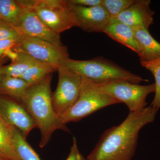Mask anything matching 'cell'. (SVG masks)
I'll list each match as a JSON object with an SVG mask.
<instances>
[{
	"mask_svg": "<svg viewBox=\"0 0 160 160\" xmlns=\"http://www.w3.org/2000/svg\"><path fill=\"white\" fill-rule=\"evenodd\" d=\"M158 111L150 106L139 111L129 112L120 125L104 132L86 159L132 160L135 154L140 130L154 121Z\"/></svg>",
	"mask_w": 160,
	"mask_h": 160,
	"instance_id": "obj_1",
	"label": "cell"
},
{
	"mask_svg": "<svg viewBox=\"0 0 160 160\" xmlns=\"http://www.w3.org/2000/svg\"><path fill=\"white\" fill-rule=\"evenodd\" d=\"M51 80V75L49 74L39 83L29 87L21 102L41 132L40 148L48 144L52 133L57 130L70 132L52 106Z\"/></svg>",
	"mask_w": 160,
	"mask_h": 160,
	"instance_id": "obj_2",
	"label": "cell"
},
{
	"mask_svg": "<svg viewBox=\"0 0 160 160\" xmlns=\"http://www.w3.org/2000/svg\"><path fill=\"white\" fill-rule=\"evenodd\" d=\"M64 65L72 71L96 83L112 80H123L135 84L148 82L140 76L122 68L117 64L104 58L98 57L89 60L68 58L63 61Z\"/></svg>",
	"mask_w": 160,
	"mask_h": 160,
	"instance_id": "obj_3",
	"label": "cell"
},
{
	"mask_svg": "<svg viewBox=\"0 0 160 160\" xmlns=\"http://www.w3.org/2000/svg\"><path fill=\"white\" fill-rule=\"evenodd\" d=\"M20 5L30 8L40 20L60 34L77 27L76 21L68 0H18Z\"/></svg>",
	"mask_w": 160,
	"mask_h": 160,
	"instance_id": "obj_4",
	"label": "cell"
},
{
	"mask_svg": "<svg viewBox=\"0 0 160 160\" xmlns=\"http://www.w3.org/2000/svg\"><path fill=\"white\" fill-rule=\"evenodd\" d=\"M119 103L101 90L96 83L82 77L77 100L60 118L65 124L78 122L100 109Z\"/></svg>",
	"mask_w": 160,
	"mask_h": 160,
	"instance_id": "obj_5",
	"label": "cell"
},
{
	"mask_svg": "<svg viewBox=\"0 0 160 160\" xmlns=\"http://www.w3.org/2000/svg\"><path fill=\"white\" fill-rule=\"evenodd\" d=\"M103 92L126 104L129 112L139 111L147 107L146 98L155 92V83L142 85L126 80H112L97 83Z\"/></svg>",
	"mask_w": 160,
	"mask_h": 160,
	"instance_id": "obj_6",
	"label": "cell"
},
{
	"mask_svg": "<svg viewBox=\"0 0 160 160\" xmlns=\"http://www.w3.org/2000/svg\"><path fill=\"white\" fill-rule=\"evenodd\" d=\"M57 70L58 82L52 94V103L55 112L60 118L77 100L82 77L63 65H60Z\"/></svg>",
	"mask_w": 160,
	"mask_h": 160,
	"instance_id": "obj_7",
	"label": "cell"
},
{
	"mask_svg": "<svg viewBox=\"0 0 160 160\" xmlns=\"http://www.w3.org/2000/svg\"><path fill=\"white\" fill-rule=\"evenodd\" d=\"M12 49L29 55L35 59L49 64L57 69L69 58L67 47H61L40 39L22 35Z\"/></svg>",
	"mask_w": 160,
	"mask_h": 160,
	"instance_id": "obj_8",
	"label": "cell"
},
{
	"mask_svg": "<svg viewBox=\"0 0 160 160\" xmlns=\"http://www.w3.org/2000/svg\"><path fill=\"white\" fill-rule=\"evenodd\" d=\"M0 117L7 124L18 129L26 139L29 132L37 127L21 102L1 94Z\"/></svg>",
	"mask_w": 160,
	"mask_h": 160,
	"instance_id": "obj_9",
	"label": "cell"
},
{
	"mask_svg": "<svg viewBox=\"0 0 160 160\" xmlns=\"http://www.w3.org/2000/svg\"><path fill=\"white\" fill-rule=\"evenodd\" d=\"M69 2L77 27L87 32H103L111 17L102 6L85 7Z\"/></svg>",
	"mask_w": 160,
	"mask_h": 160,
	"instance_id": "obj_10",
	"label": "cell"
},
{
	"mask_svg": "<svg viewBox=\"0 0 160 160\" xmlns=\"http://www.w3.org/2000/svg\"><path fill=\"white\" fill-rule=\"evenodd\" d=\"M19 6L22 8L21 25L19 29L22 34L40 39L59 47L65 46L61 42L60 35L56 33L46 26L32 9Z\"/></svg>",
	"mask_w": 160,
	"mask_h": 160,
	"instance_id": "obj_11",
	"label": "cell"
},
{
	"mask_svg": "<svg viewBox=\"0 0 160 160\" xmlns=\"http://www.w3.org/2000/svg\"><path fill=\"white\" fill-rule=\"evenodd\" d=\"M150 4L149 0H136L126 10L111 19L126 24L132 29L142 27L149 30V27L153 24L155 13Z\"/></svg>",
	"mask_w": 160,
	"mask_h": 160,
	"instance_id": "obj_12",
	"label": "cell"
},
{
	"mask_svg": "<svg viewBox=\"0 0 160 160\" xmlns=\"http://www.w3.org/2000/svg\"><path fill=\"white\" fill-rule=\"evenodd\" d=\"M103 32L138 54L139 47L135 37L133 29L130 26L110 19Z\"/></svg>",
	"mask_w": 160,
	"mask_h": 160,
	"instance_id": "obj_13",
	"label": "cell"
},
{
	"mask_svg": "<svg viewBox=\"0 0 160 160\" xmlns=\"http://www.w3.org/2000/svg\"><path fill=\"white\" fill-rule=\"evenodd\" d=\"M137 41L140 62H149L160 58V43L155 39L146 28H133Z\"/></svg>",
	"mask_w": 160,
	"mask_h": 160,
	"instance_id": "obj_14",
	"label": "cell"
},
{
	"mask_svg": "<svg viewBox=\"0 0 160 160\" xmlns=\"http://www.w3.org/2000/svg\"><path fill=\"white\" fill-rule=\"evenodd\" d=\"M29 86L20 78L2 75L0 80V94L22 102L27 94Z\"/></svg>",
	"mask_w": 160,
	"mask_h": 160,
	"instance_id": "obj_15",
	"label": "cell"
},
{
	"mask_svg": "<svg viewBox=\"0 0 160 160\" xmlns=\"http://www.w3.org/2000/svg\"><path fill=\"white\" fill-rule=\"evenodd\" d=\"M12 127L0 117V154L6 160H19L12 143Z\"/></svg>",
	"mask_w": 160,
	"mask_h": 160,
	"instance_id": "obj_16",
	"label": "cell"
},
{
	"mask_svg": "<svg viewBox=\"0 0 160 160\" xmlns=\"http://www.w3.org/2000/svg\"><path fill=\"white\" fill-rule=\"evenodd\" d=\"M12 143L19 160H42L21 132L13 126Z\"/></svg>",
	"mask_w": 160,
	"mask_h": 160,
	"instance_id": "obj_17",
	"label": "cell"
},
{
	"mask_svg": "<svg viewBox=\"0 0 160 160\" xmlns=\"http://www.w3.org/2000/svg\"><path fill=\"white\" fill-rule=\"evenodd\" d=\"M56 70L57 69L54 66L38 61L30 66L20 78L24 80L31 87L39 83Z\"/></svg>",
	"mask_w": 160,
	"mask_h": 160,
	"instance_id": "obj_18",
	"label": "cell"
},
{
	"mask_svg": "<svg viewBox=\"0 0 160 160\" xmlns=\"http://www.w3.org/2000/svg\"><path fill=\"white\" fill-rule=\"evenodd\" d=\"M21 16L22 8L17 1L0 0V19L19 29Z\"/></svg>",
	"mask_w": 160,
	"mask_h": 160,
	"instance_id": "obj_19",
	"label": "cell"
},
{
	"mask_svg": "<svg viewBox=\"0 0 160 160\" xmlns=\"http://www.w3.org/2000/svg\"><path fill=\"white\" fill-rule=\"evenodd\" d=\"M19 55L17 59L11 62L9 65L2 66V75L20 78L30 66L38 61L26 53L22 52H19Z\"/></svg>",
	"mask_w": 160,
	"mask_h": 160,
	"instance_id": "obj_20",
	"label": "cell"
},
{
	"mask_svg": "<svg viewBox=\"0 0 160 160\" xmlns=\"http://www.w3.org/2000/svg\"><path fill=\"white\" fill-rule=\"evenodd\" d=\"M143 67L151 72L155 80V92L151 106L158 110L160 108V58L149 62H140Z\"/></svg>",
	"mask_w": 160,
	"mask_h": 160,
	"instance_id": "obj_21",
	"label": "cell"
},
{
	"mask_svg": "<svg viewBox=\"0 0 160 160\" xmlns=\"http://www.w3.org/2000/svg\"><path fill=\"white\" fill-rule=\"evenodd\" d=\"M136 0H102V6L110 15L113 18L131 6Z\"/></svg>",
	"mask_w": 160,
	"mask_h": 160,
	"instance_id": "obj_22",
	"label": "cell"
},
{
	"mask_svg": "<svg viewBox=\"0 0 160 160\" xmlns=\"http://www.w3.org/2000/svg\"><path fill=\"white\" fill-rule=\"evenodd\" d=\"M22 36L19 29L0 19V40L13 39L19 41Z\"/></svg>",
	"mask_w": 160,
	"mask_h": 160,
	"instance_id": "obj_23",
	"label": "cell"
},
{
	"mask_svg": "<svg viewBox=\"0 0 160 160\" xmlns=\"http://www.w3.org/2000/svg\"><path fill=\"white\" fill-rule=\"evenodd\" d=\"M85 158L81 154L79 150L76 139L73 138L72 145L70 149V152L66 160H85Z\"/></svg>",
	"mask_w": 160,
	"mask_h": 160,
	"instance_id": "obj_24",
	"label": "cell"
},
{
	"mask_svg": "<svg viewBox=\"0 0 160 160\" xmlns=\"http://www.w3.org/2000/svg\"><path fill=\"white\" fill-rule=\"evenodd\" d=\"M18 42V41L13 39L0 40V58L3 56L7 49L14 48Z\"/></svg>",
	"mask_w": 160,
	"mask_h": 160,
	"instance_id": "obj_25",
	"label": "cell"
},
{
	"mask_svg": "<svg viewBox=\"0 0 160 160\" xmlns=\"http://www.w3.org/2000/svg\"><path fill=\"white\" fill-rule=\"evenodd\" d=\"M72 4L85 7H93L102 5V0H69Z\"/></svg>",
	"mask_w": 160,
	"mask_h": 160,
	"instance_id": "obj_26",
	"label": "cell"
},
{
	"mask_svg": "<svg viewBox=\"0 0 160 160\" xmlns=\"http://www.w3.org/2000/svg\"><path fill=\"white\" fill-rule=\"evenodd\" d=\"M19 55V52L14 51L12 49H7L3 54V56L10 59L11 60V62H14L17 59Z\"/></svg>",
	"mask_w": 160,
	"mask_h": 160,
	"instance_id": "obj_27",
	"label": "cell"
},
{
	"mask_svg": "<svg viewBox=\"0 0 160 160\" xmlns=\"http://www.w3.org/2000/svg\"><path fill=\"white\" fill-rule=\"evenodd\" d=\"M6 58H6L4 56H3L0 58V80H1L2 76V67L3 66V64L6 62Z\"/></svg>",
	"mask_w": 160,
	"mask_h": 160,
	"instance_id": "obj_28",
	"label": "cell"
},
{
	"mask_svg": "<svg viewBox=\"0 0 160 160\" xmlns=\"http://www.w3.org/2000/svg\"><path fill=\"white\" fill-rule=\"evenodd\" d=\"M0 160H6L4 159V158H0Z\"/></svg>",
	"mask_w": 160,
	"mask_h": 160,
	"instance_id": "obj_29",
	"label": "cell"
},
{
	"mask_svg": "<svg viewBox=\"0 0 160 160\" xmlns=\"http://www.w3.org/2000/svg\"><path fill=\"white\" fill-rule=\"evenodd\" d=\"M0 158H2V156L1 155V154H0Z\"/></svg>",
	"mask_w": 160,
	"mask_h": 160,
	"instance_id": "obj_30",
	"label": "cell"
},
{
	"mask_svg": "<svg viewBox=\"0 0 160 160\" xmlns=\"http://www.w3.org/2000/svg\"><path fill=\"white\" fill-rule=\"evenodd\" d=\"M85 160H88L87 159H86V158H85Z\"/></svg>",
	"mask_w": 160,
	"mask_h": 160,
	"instance_id": "obj_31",
	"label": "cell"
}]
</instances>
